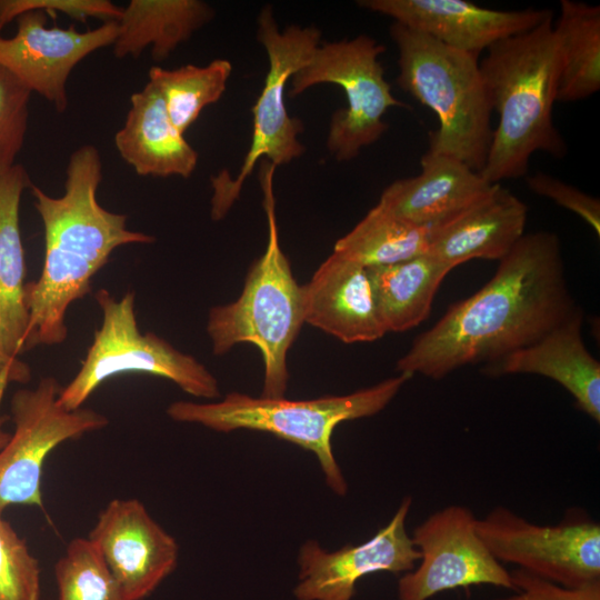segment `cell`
I'll use <instances>...</instances> for the list:
<instances>
[{
  "label": "cell",
  "mask_w": 600,
  "mask_h": 600,
  "mask_svg": "<svg viewBox=\"0 0 600 600\" xmlns=\"http://www.w3.org/2000/svg\"><path fill=\"white\" fill-rule=\"evenodd\" d=\"M580 310L566 278L559 237L524 233L481 289L451 304L413 340L397 369L440 380L526 348Z\"/></svg>",
  "instance_id": "obj_1"
},
{
  "label": "cell",
  "mask_w": 600,
  "mask_h": 600,
  "mask_svg": "<svg viewBox=\"0 0 600 600\" xmlns=\"http://www.w3.org/2000/svg\"><path fill=\"white\" fill-rule=\"evenodd\" d=\"M101 180L100 153L94 146L83 144L69 157L61 197L30 186L43 224L44 260L40 277L24 287L29 324L23 351L64 342L70 304L90 292L92 278L114 249L156 240L128 229L127 216L111 212L98 202Z\"/></svg>",
  "instance_id": "obj_2"
},
{
  "label": "cell",
  "mask_w": 600,
  "mask_h": 600,
  "mask_svg": "<svg viewBox=\"0 0 600 600\" xmlns=\"http://www.w3.org/2000/svg\"><path fill=\"white\" fill-rule=\"evenodd\" d=\"M498 127L480 174L491 184L527 176L534 152L554 158L567 144L553 123L559 59L553 14L526 32L502 39L479 61Z\"/></svg>",
  "instance_id": "obj_3"
},
{
  "label": "cell",
  "mask_w": 600,
  "mask_h": 600,
  "mask_svg": "<svg viewBox=\"0 0 600 600\" xmlns=\"http://www.w3.org/2000/svg\"><path fill=\"white\" fill-rule=\"evenodd\" d=\"M276 168L264 160L259 169L268 220L266 251L250 267L240 297L212 307L207 321L213 354L222 356L239 343L259 349L264 366L261 396L267 398L284 397L289 379L287 354L304 323L301 286L279 243L273 194Z\"/></svg>",
  "instance_id": "obj_4"
},
{
  "label": "cell",
  "mask_w": 600,
  "mask_h": 600,
  "mask_svg": "<svg viewBox=\"0 0 600 600\" xmlns=\"http://www.w3.org/2000/svg\"><path fill=\"white\" fill-rule=\"evenodd\" d=\"M411 378L408 373L399 372L397 377L346 396L309 400L230 392L214 402H172L167 408V414L174 421L200 424L218 432L256 430L294 443L314 453L326 483L336 494L343 497L348 483L333 456V430L343 421L380 412Z\"/></svg>",
  "instance_id": "obj_5"
},
{
  "label": "cell",
  "mask_w": 600,
  "mask_h": 600,
  "mask_svg": "<svg viewBox=\"0 0 600 600\" xmlns=\"http://www.w3.org/2000/svg\"><path fill=\"white\" fill-rule=\"evenodd\" d=\"M398 50V86L431 109L439 128L428 152L453 157L477 172L484 167L493 129L479 54L448 47L400 23L390 26Z\"/></svg>",
  "instance_id": "obj_6"
},
{
  "label": "cell",
  "mask_w": 600,
  "mask_h": 600,
  "mask_svg": "<svg viewBox=\"0 0 600 600\" xmlns=\"http://www.w3.org/2000/svg\"><path fill=\"white\" fill-rule=\"evenodd\" d=\"M94 298L102 313L101 326L78 373L60 391L58 400L66 410L83 407L106 380L131 372L162 377L197 398L220 396L218 380L204 364L156 333L139 330L133 291L118 300L107 289H99Z\"/></svg>",
  "instance_id": "obj_7"
},
{
  "label": "cell",
  "mask_w": 600,
  "mask_h": 600,
  "mask_svg": "<svg viewBox=\"0 0 600 600\" xmlns=\"http://www.w3.org/2000/svg\"><path fill=\"white\" fill-rule=\"evenodd\" d=\"M257 34L268 56V73L252 108L251 143L237 178L227 171L211 177L213 220H221L228 213L261 158L278 167L304 152V146L298 140L303 126L299 119L289 116L284 90L291 77L309 61L320 44L321 32L313 27L299 26H289L280 31L271 7L267 6L258 17Z\"/></svg>",
  "instance_id": "obj_8"
},
{
  "label": "cell",
  "mask_w": 600,
  "mask_h": 600,
  "mask_svg": "<svg viewBox=\"0 0 600 600\" xmlns=\"http://www.w3.org/2000/svg\"><path fill=\"white\" fill-rule=\"evenodd\" d=\"M384 50L367 34L326 42L289 81L291 97L321 83L343 89L347 107L334 111L327 137V148L339 161L351 160L377 142L388 130L383 121L388 109L404 106L384 78L379 61Z\"/></svg>",
  "instance_id": "obj_9"
},
{
  "label": "cell",
  "mask_w": 600,
  "mask_h": 600,
  "mask_svg": "<svg viewBox=\"0 0 600 600\" xmlns=\"http://www.w3.org/2000/svg\"><path fill=\"white\" fill-rule=\"evenodd\" d=\"M62 386L42 378L32 389L11 398L14 431L0 450V512L10 506L43 510L41 480L49 453L64 441L104 428L108 418L90 408L69 411L59 403Z\"/></svg>",
  "instance_id": "obj_10"
},
{
  "label": "cell",
  "mask_w": 600,
  "mask_h": 600,
  "mask_svg": "<svg viewBox=\"0 0 600 600\" xmlns=\"http://www.w3.org/2000/svg\"><path fill=\"white\" fill-rule=\"evenodd\" d=\"M476 528L499 562L570 588L600 581V524L590 519L544 526L497 507Z\"/></svg>",
  "instance_id": "obj_11"
},
{
  "label": "cell",
  "mask_w": 600,
  "mask_h": 600,
  "mask_svg": "<svg viewBox=\"0 0 600 600\" xmlns=\"http://www.w3.org/2000/svg\"><path fill=\"white\" fill-rule=\"evenodd\" d=\"M477 519L463 506L452 504L414 528L412 542L420 564L398 581L399 600H428L434 594L474 584L514 590L510 573L479 537Z\"/></svg>",
  "instance_id": "obj_12"
},
{
  "label": "cell",
  "mask_w": 600,
  "mask_h": 600,
  "mask_svg": "<svg viewBox=\"0 0 600 600\" xmlns=\"http://www.w3.org/2000/svg\"><path fill=\"white\" fill-rule=\"evenodd\" d=\"M48 18L42 10L19 16L16 34L11 38L0 36V66L31 92L52 103L58 112H64L71 71L90 53L113 44L118 22L104 21L98 28L81 32L73 26L47 28Z\"/></svg>",
  "instance_id": "obj_13"
},
{
  "label": "cell",
  "mask_w": 600,
  "mask_h": 600,
  "mask_svg": "<svg viewBox=\"0 0 600 600\" xmlns=\"http://www.w3.org/2000/svg\"><path fill=\"white\" fill-rule=\"evenodd\" d=\"M411 497L401 501L391 520L368 541L327 551L314 540L306 541L298 556L297 600H351L357 582L371 573L411 571L420 560L406 530Z\"/></svg>",
  "instance_id": "obj_14"
},
{
  "label": "cell",
  "mask_w": 600,
  "mask_h": 600,
  "mask_svg": "<svg viewBox=\"0 0 600 600\" xmlns=\"http://www.w3.org/2000/svg\"><path fill=\"white\" fill-rule=\"evenodd\" d=\"M129 600H142L173 572L179 547L136 499H112L88 537Z\"/></svg>",
  "instance_id": "obj_15"
},
{
  "label": "cell",
  "mask_w": 600,
  "mask_h": 600,
  "mask_svg": "<svg viewBox=\"0 0 600 600\" xmlns=\"http://www.w3.org/2000/svg\"><path fill=\"white\" fill-rule=\"evenodd\" d=\"M358 4L448 47L480 54L540 24L548 9L493 10L464 0H361Z\"/></svg>",
  "instance_id": "obj_16"
},
{
  "label": "cell",
  "mask_w": 600,
  "mask_h": 600,
  "mask_svg": "<svg viewBox=\"0 0 600 600\" xmlns=\"http://www.w3.org/2000/svg\"><path fill=\"white\" fill-rule=\"evenodd\" d=\"M303 320L344 343L372 342L387 331L367 268L332 252L301 286Z\"/></svg>",
  "instance_id": "obj_17"
},
{
  "label": "cell",
  "mask_w": 600,
  "mask_h": 600,
  "mask_svg": "<svg viewBox=\"0 0 600 600\" xmlns=\"http://www.w3.org/2000/svg\"><path fill=\"white\" fill-rule=\"evenodd\" d=\"M583 311L537 342L482 364L481 373L539 374L557 381L574 398L578 409L600 422V363L582 339Z\"/></svg>",
  "instance_id": "obj_18"
},
{
  "label": "cell",
  "mask_w": 600,
  "mask_h": 600,
  "mask_svg": "<svg viewBox=\"0 0 600 600\" xmlns=\"http://www.w3.org/2000/svg\"><path fill=\"white\" fill-rule=\"evenodd\" d=\"M527 204L496 184L483 198L429 229V250L451 269L472 259L500 261L526 233Z\"/></svg>",
  "instance_id": "obj_19"
},
{
  "label": "cell",
  "mask_w": 600,
  "mask_h": 600,
  "mask_svg": "<svg viewBox=\"0 0 600 600\" xmlns=\"http://www.w3.org/2000/svg\"><path fill=\"white\" fill-rule=\"evenodd\" d=\"M421 172L389 184L379 204L394 216L430 229L457 216L496 184L484 180L464 162L446 154L426 152Z\"/></svg>",
  "instance_id": "obj_20"
},
{
  "label": "cell",
  "mask_w": 600,
  "mask_h": 600,
  "mask_svg": "<svg viewBox=\"0 0 600 600\" xmlns=\"http://www.w3.org/2000/svg\"><path fill=\"white\" fill-rule=\"evenodd\" d=\"M114 144L139 176L189 178L198 163V152L176 128L160 92L149 81L131 96Z\"/></svg>",
  "instance_id": "obj_21"
},
{
  "label": "cell",
  "mask_w": 600,
  "mask_h": 600,
  "mask_svg": "<svg viewBox=\"0 0 600 600\" xmlns=\"http://www.w3.org/2000/svg\"><path fill=\"white\" fill-rule=\"evenodd\" d=\"M31 184L20 164L0 177V351L12 359L24 352L29 324L19 210L22 192Z\"/></svg>",
  "instance_id": "obj_22"
},
{
  "label": "cell",
  "mask_w": 600,
  "mask_h": 600,
  "mask_svg": "<svg viewBox=\"0 0 600 600\" xmlns=\"http://www.w3.org/2000/svg\"><path fill=\"white\" fill-rule=\"evenodd\" d=\"M213 14L212 8L200 0H131L117 20L113 54L118 59L137 58L151 47L152 59L163 61Z\"/></svg>",
  "instance_id": "obj_23"
},
{
  "label": "cell",
  "mask_w": 600,
  "mask_h": 600,
  "mask_svg": "<svg viewBox=\"0 0 600 600\" xmlns=\"http://www.w3.org/2000/svg\"><path fill=\"white\" fill-rule=\"evenodd\" d=\"M451 270L429 252L403 262L367 268L386 331H407L424 321L442 280Z\"/></svg>",
  "instance_id": "obj_24"
},
{
  "label": "cell",
  "mask_w": 600,
  "mask_h": 600,
  "mask_svg": "<svg viewBox=\"0 0 600 600\" xmlns=\"http://www.w3.org/2000/svg\"><path fill=\"white\" fill-rule=\"evenodd\" d=\"M559 71L556 101L584 100L600 90V7L561 0L553 23Z\"/></svg>",
  "instance_id": "obj_25"
},
{
  "label": "cell",
  "mask_w": 600,
  "mask_h": 600,
  "mask_svg": "<svg viewBox=\"0 0 600 600\" xmlns=\"http://www.w3.org/2000/svg\"><path fill=\"white\" fill-rule=\"evenodd\" d=\"M429 250V229L412 224L377 203L333 247L364 268L389 266Z\"/></svg>",
  "instance_id": "obj_26"
},
{
  "label": "cell",
  "mask_w": 600,
  "mask_h": 600,
  "mask_svg": "<svg viewBox=\"0 0 600 600\" xmlns=\"http://www.w3.org/2000/svg\"><path fill=\"white\" fill-rule=\"evenodd\" d=\"M231 71V62L227 59H214L203 67H152L149 82L158 89L171 121L184 134L201 111L221 98Z\"/></svg>",
  "instance_id": "obj_27"
},
{
  "label": "cell",
  "mask_w": 600,
  "mask_h": 600,
  "mask_svg": "<svg viewBox=\"0 0 600 600\" xmlns=\"http://www.w3.org/2000/svg\"><path fill=\"white\" fill-rule=\"evenodd\" d=\"M58 600H129L89 538L72 539L54 564Z\"/></svg>",
  "instance_id": "obj_28"
},
{
  "label": "cell",
  "mask_w": 600,
  "mask_h": 600,
  "mask_svg": "<svg viewBox=\"0 0 600 600\" xmlns=\"http://www.w3.org/2000/svg\"><path fill=\"white\" fill-rule=\"evenodd\" d=\"M40 566L0 512V600H40Z\"/></svg>",
  "instance_id": "obj_29"
},
{
  "label": "cell",
  "mask_w": 600,
  "mask_h": 600,
  "mask_svg": "<svg viewBox=\"0 0 600 600\" xmlns=\"http://www.w3.org/2000/svg\"><path fill=\"white\" fill-rule=\"evenodd\" d=\"M31 90L0 66V177L16 166L29 118Z\"/></svg>",
  "instance_id": "obj_30"
},
{
  "label": "cell",
  "mask_w": 600,
  "mask_h": 600,
  "mask_svg": "<svg viewBox=\"0 0 600 600\" xmlns=\"http://www.w3.org/2000/svg\"><path fill=\"white\" fill-rule=\"evenodd\" d=\"M33 10L46 11L53 18V12H61L76 21L86 22L89 18L118 20L123 8L109 0H0V32L19 16Z\"/></svg>",
  "instance_id": "obj_31"
},
{
  "label": "cell",
  "mask_w": 600,
  "mask_h": 600,
  "mask_svg": "<svg viewBox=\"0 0 600 600\" xmlns=\"http://www.w3.org/2000/svg\"><path fill=\"white\" fill-rule=\"evenodd\" d=\"M531 192L548 198L557 204L574 212L600 236V201L578 188L544 172L527 177Z\"/></svg>",
  "instance_id": "obj_32"
},
{
  "label": "cell",
  "mask_w": 600,
  "mask_h": 600,
  "mask_svg": "<svg viewBox=\"0 0 600 600\" xmlns=\"http://www.w3.org/2000/svg\"><path fill=\"white\" fill-rule=\"evenodd\" d=\"M510 576L517 594L498 600H600V581L570 588L519 568Z\"/></svg>",
  "instance_id": "obj_33"
},
{
  "label": "cell",
  "mask_w": 600,
  "mask_h": 600,
  "mask_svg": "<svg viewBox=\"0 0 600 600\" xmlns=\"http://www.w3.org/2000/svg\"><path fill=\"white\" fill-rule=\"evenodd\" d=\"M31 378V369L23 361L7 357L0 351V390L6 392L10 382L27 383Z\"/></svg>",
  "instance_id": "obj_34"
},
{
  "label": "cell",
  "mask_w": 600,
  "mask_h": 600,
  "mask_svg": "<svg viewBox=\"0 0 600 600\" xmlns=\"http://www.w3.org/2000/svg\"><path fill=\"white\" fill-rule=\"evenodd\" d=\"M7 420V416L0 414V450L8 443L11 436V433L3 430V424Z\"/></svg>",
  "instance_id": "obj_35"
},
{
  "label": "cell",
  "mask_w": 600,
  "mask_h": 600,
  "mask_svg": "<svg viewBox=\"0 0 600 600\" xmlns=\"http://www.w3.org/2000/svg\"><path fill=\"white\" fill-rule=\"evenodd\" d=\"M3 396H4V393L1 392V390H0V404H1V401H2Z\"/></svg>",
  "instance_id": "obj_36"
}]
</instances>
